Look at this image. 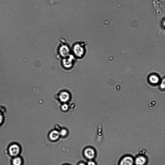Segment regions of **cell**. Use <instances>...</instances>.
<instances>
[{
  "label": "cell",
  "mask_w": 165,
  "mask_h": 165,
  "mask_svg": "<svg viewBox=\"0 0 165 165\" xmlns=\"http://www.w3.org/2000/svg\"><path fill=\"white\" fill-rule=\"evenodd\" d=\"M149 80L150 82L152 84H156L158 82L159 79L157 75L153 74L150 76L149 78Z\"/></svg>",
  "instance_id": "cell-7"
},
{
  "label": "cell",
  "mask_w": 165,
  "mask_h": 165,
  "mask_svg": "<svg viewBox=\"0 0 165 165\" xmlns=\"http://www.w3.org/2000/svg\"><path fill=\"white\" fill-rule=\"evenodd\" d=\"M2 120V116L0 114V124L1 123Z\"/></svg>",
  "instance_id": "cell-13"
},
{
  "label": "cell",
  "mask_w": 165,
  "mask_h": 165,
  "mask_svg": "<svg viewBox=\"0 0 165 165\" xmlns=\"http://www.w3.org/2000/svg\"><path fill=\"white\" fill-rule=\"evenodd\" d=\"M146 162V159L143 156H139L137 157L135 160V163L137 165H142Z\"/></svg>",
  "instance_id": "cell-8"
},
{
  "label": "cell",
  "mask_w": 165,
  "mask_h": 165,
  "mask_svg": "<svg viewBox=\"0 0 165 165\" xmlns=\"http://www.w3.org/2000/svg\"><path fill=\"white\" fill-rule=\"evenodd\" d=\"M60 135V132L59 131L56 130H54L50 133L49 137L51 140H55L59 138Z\"/></svg>",
  "instance_id": "cell-6"
},
{
  "label": "cell",
  "mask_w": 165,
  "mask_h": 165,
  "mask_svg": "<svg viewBox=\"0 0 165 165\" xmlns=\"http://www.w3.org/2000/svg\"><path fill=\"white\" fill-rule=\"evenodd\" d=\"M160 87L162 89L165 88V78L162 80L160 85Z\"/></svg>",
  "instance_id": "cell-10"
},
{
  "label": "cell",
  "mask_w": 165,
  "mask_h": 165,
  "mask_svg": "<svg viewBox=\"0 0 165 165\" xmlns=\"http://www.w3.org/2000/svg\"><path fill=\"white\" fill-rule=\"evenodd\" d=\"M21 163V159L19 157H17L15 158L13 160V163L14 165H20Z\"/></svg>",
  "instance_id": "cell-9"
},
{
  "label": "cell",
  "mask_w": 165,
  "mask_h": 165,
  "mask_svg": "<svg viewBox=\"0 0 165 165\" xmlns=\"http://www.w3.org/2000/svg\"><path fill=\"white\" fill-rule=\"evenodd\" d=\"M87 46L85 41L76 42L73 43L71 49L72 54L75 58L79 59L83 58L86 53Z\"/></svg>",
  "instance_id": "cell-1"
},
{
  "label": "cell",
  "mask_w": 165,
  "mask_h": 165,
  "mask_svg": "<svg viewBox=\"0 0 165 165\" xmlns=\"http://www.w3.org/2000/svg\"><path fill=\"white\" fill-rule=\"evenodd\" d=\"M164 26H165V21L164 22Z\"/></svg>",
  "instance_id": "cell-14"
},
{
  "label": "cell",
  "mask_w": 165,
  "mask_h": 165,
  "mask_svg": "<svg viewBox=\"0 0 165 165\" xmlns=\"http://www.w3.org/2000/svg\"><path fill=\"white\" fill-rule=\"evenodd\" d=\"M71 49L65 40L61 39L57 50V57L60 58L65 57L71 54Z\"/></svg>",
  "instance_id": "cell-2"
},
{
  "label": "cell",
  "mask_w": 165,
  "mask_h": 165,
  "mask_svg": "<svg viewBox=\"0 0 165 165\" xmlns=\"http://www.w3.org/2000/svg\"><path fill=\"white\" fill-rule=\"evenodd\" d=\"M67 130L65 129H63L61 130L60 132V135L62 136H65L67 134Z\"/></svg>",
  "instance_id": "cell-11"
},
{
  "label": "cell",
  "mask_w": 165,
  "mask_h": 165,
  "mask_svg": "<svg viewBox=\"0 0 165 165\" xmlns=\"http://www.w3.org/2000/svg\"><path fill=\"white\" fill-rule=\"evenodd\" d=\"M9 151L11 155L15 156L19 154L20 151L19 148L16 144H13L10 147Z\"/></svg>",
  "instance_id": "cell-5"
},
{
  "label": "cell",
  "mask_w": 165,
  "mask_h": 165,
  "mask_svg": "<svg viewBox=\"0 0 165 165\" xmlns=\"http://www.w3.org/2000/svg\"><path fill=\"white\" fill-rule=\"evenodd\" d=\"M87 164L89 165H96L95 162L91 160H90L87 163Z\"/></svg>",
  "instance_id": "cell-12"
},
{
  "label": "cell",
  "mask_w": 165,
  "mask_h": 165,
  "mask_svg": "<svg viewBox=\"0 0 165 165\" xmlns=\"http://www.w3.org/2000/svg\"><path fill=\"white\" fill-rule=\"evenodd\" d=\"M132 158L129 156H126L123 157L121 160L120 165H131L133 163Z\"/></svg>",
  "instance_id": "cell-4"
},
{
  "label": "cell",
  "mask_w": 165,
  "mask_h": 165,
  "mask_svg": "<svg viewBox=\"0 0 165 165\" xmlns=\"http://www.w3.org/2000/svg\"><path fill=\"white\" fill-rule=\"evenodd\" d=\"M84 153L85 157L90 160L94 158L96 155L95 150L92 148L90 147L86 148L84 151Z\"/></svg>",
  "instance_id": "cell-3"
}]
</instances>
